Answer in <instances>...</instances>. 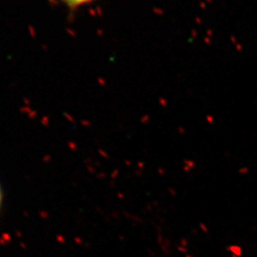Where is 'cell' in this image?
Returning <instances> with one entry per match:
<instances>
[{
    "mask_svg": "<svg viewBox=\"0 0 257 257\" xmlns=\"http://www.w3.org/2000/svg\"><path fill=\"white\" fill-rule=\"evenodd\" d=\"M1 203H2V192H1V188H0V207H1Z\"/></svg>",
    "mask_w": 257,
    "mask_h": 257,
    "instance_id": "cell-2",
    "label": "cell"
},
{
    "mask_svg": "<svg viewBox=\"0 0 257 257\" xmlns=\"http://www.w3.org/2000/svg\"><path fill=\"white\" fill-rule=\"evenodd\" d=\"M58 1L70 9H78L94 2L95 0H58Z\"/></svg>",
    "mask_w": 257,
    "mask_h": 257,
    "instance_id": "cell-1",
    "label": "cell"
}]
</instances>
